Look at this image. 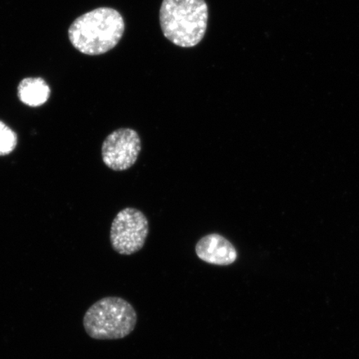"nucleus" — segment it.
<instances>
[{
    "instance_id": "nucleus-7",
    "label": "nucleus",
    "mask_w": 359,
    "mask_h": 359,
    "mask_svg": "<svg viewBox=\"0 0 359 359\" xmlns=\"http://www.w3.org/2000/svg\"><path fill=\"white\" fill-rule=\"evenodd\" d=\"M18 94L22 103L29 107L44 104L50 96V88L40 78H28L22 80L18 88Z\"/></svg>"
},
{
    "instance_id": "nucleus-3",
    "label": "nucleus",
    "mask_w": 359,
    "mask_h": 359,
    "mask_svg": "<svg viewBox=\"0 0 359 359\" xmlns=\"http://www.w3.org/2000/svg\"><path fill=\"white\" fill-rule=\"evenodd\" d=\"M137 321V313L127 300L107 297L98 300L88 309L83 318V327L94 339H120L132 333Z\"/></svg>"
},
{
    "instance_id": "nucleus-1",
    "label": "nucleus",
    "mask_w": 359,
    "mask_h": 359,
    "mask_svg": "<svg viewBox=\"0 0 359 359\" xmlns=\"http://www.w3.org/2000/svg\"><path fill=\"white\" fill-rule=\"evenodd\" d=\"M125 32L121 13L102 7L84 13L71 25L69 37L76 49L84 55H100L114 48Z\"/></svg>"
},
{
    "instance_id": "nucleus-8",
    "label": "nucleus",
    "mask_w": 359,
    "mask_h": 359,
    "mask_svg": "<svg viewBox=\"0 0 359 359\" xmlns=\"http://www.w3.org/2000/svg\"><path fill=\"white\" fill-rule=\"evenodd\" d=\"M18 138L15 132L0 121V156H6L15 149Z\"/></svg>"
},
{
    "instance_id": "nucleus-4",
    "label": "nucleus",
    "mask_w": 359,
    "mask_h": 359,
    "mask_svg": "<svg viewBox=\"0 0 359 359\" xmlns=\"http://www.w3.org/2000/svg\"><path fill=\"white\" fill-rule=\"evenodd\" d=\"M149 233V222L141 210L128 208L121 210L112 222L110 241L120 255H131L140 251Z\"/></svg>"
},
{
    "instance_id": "nucleus-6",
    "label": "nucleus",
    "mask_w": 359,
    "mask_h": 359,
    "mask_svg": "<svg viewBox=\"0 0 359 359\" xmlns=\"http://www.w3.org/2000/svg\"><path fill=\"white\" fill-rule=\"evenodd\" d=\"M196 253L202 262L215 266H230L237 259L235 246L226 238L215 233L202 237L197 242Z\"/></svg>"
},
{
    "instance_id": "nucleus-5",
    "label": "nucleus",
    "mask_w": 359,
    "mask_h": 359,
    "mask_svg": "<svg viewBox=\"0 0 359 359\" xmlns=\"http://www.w3.org/2000/svg\"><path fill=\"white\" fill-rule=\"evenodd\" d=\"M141 150V138L135 130L116 129L102 143V161L107 168L115 172H123L133 167Z\"/></svg>"
},
{
    "instance_id": "nucleus-2",
    "label": "nucleus",
    "mask_w": 359,
    "mask_h": 359,
    "mask_svg": "<svg viewBox=\"0 0 359 359\" xmlns=\"http://www.w3.org/2000/svg\"><path fill=\"white\" fill-rule=\"evenodd\" d=\"M208 17L205 0H163L159 12L165 38L181 48H193L201 42Z\"/></svg>"
}]
</instances>
